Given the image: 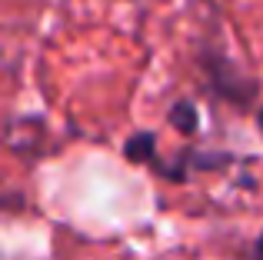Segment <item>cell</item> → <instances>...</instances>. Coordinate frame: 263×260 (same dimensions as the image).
I'll use <instances>...</instances> for the list:
<instances>
[{
  "instance_id": "obj_5",
  "label": "cell",
  "mask_w": 263,
  "mask_h": 260,
  "mask_svg": "<svg viewBox=\"0 0 263 260\" xmlns=\"http://www.w3.org/2000/svg\"><path fill=\"white\" fill-rule=\"evenodd\" d=\"M257 127H260V134H263V107H260V114H257Z\"/></svg>"
},
{
  "instance_id": "obj_2",
  "label": "cell",
  "mask_w": 263,
  "mask_h": 260,
  "mask_svg": "<svg viewBox=\"0 0 263 260\" xmlns=\"http://www.w3.org/2000/svg\"><path fill=\"white\" fill-rule=\"evenodd\" d=\"M203 70L210 73V87H213V90L223 94L227 100H233V104H247V100L257 94V87H253L250 80L240 77L237 67H233L230 60H223V57H206Z\"/></svg>"
},
{
  "instance_id": "obj_1",
  "label": "cell",
  "mask_w": 263,
  "mask_h": 260,
  "mask_svg": "<svg viewBox=\"0 0 263 260\" xmlns=\"http://www.w3.org/2000/svg\"><path fill=\"white\" fill-rule=\"evenodd\" d=\"M233 160H237V157L227 154V150H193V147H186V150H180L174 160H160V157H157V160L150 163V170L160 174L163 180H170V183H183L186 177L197 174V170H223V167H230Z\"/></svg>"
},
{
  "instance_id": "obj_4",
  "label": "cell",
  "mask_w": 263,
  "mask_h": 260,
  "mask_svg": "<svg viewBox=\"0 0 263 260\" xmlns=\"http://www.w3.org/2000/svg\"><path fill=\"white\" fill-rule=\"evenodd\" d=\"M123 157H127L130 163H154L157 160V137L150 134V130H140V134L127 137V143H123Z\"/></svg>"
},
{
  "instance_id": "obj_3",
  "label": "cell",
  "mask_w": 263,
  "mask_h": 260,
  "mask_svg": "<svg viewBox=\"0 0 263 260\" xmlns=\"http://www.w3.org/2000/svg\"><path fill=\"white\" fill-rule=\"evenodd\" d=\"M167 124L177 130V134H183V137H193L200 130V110H197V104H193L190 97H180L174 107H170V114H167Z\"/></svg>"
}]
</instances>
